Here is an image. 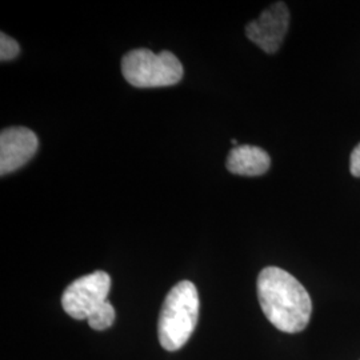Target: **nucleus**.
<instances>
[{
	"label": "nucleus",
	"mask_w": 360,
	"mask_h": 360,
	"mask_svg": "<svg viewBox=\"0 0 360 360\" xmlns=\"http://www.w3.org/2000/svg\"><path fill=\"white\" fill-rule=\"evenodd\" d=\"M257 297L262 311L274 327L296 334L309 326L312 302L296 278L279 267H266L257 278Z\"/></svg>",
	"instance_id": "obj_1"
},
{
	"label": "nucleus",
	"mask_w": 360,
	"mask_h": 360,
	"mask_svg": "<svg viewBox=\"0 0 360 360\" xmlns=\"http://www.w3.org/2000/svg\"><path fill=\"white\" fill-rule=\"evenodd\" d=\"M199 307L200 302L195 284L183 281L171 288L158 322L162 347L178 351L190 340L199 321Z\"/></svg>",
	"instance_id": "obj_2"
},
{
	"label": "nucleus",
	"mask_w": 360,
	"mask_h": 360,
	"mask_svg": "<svg viewBox=\"0 0 360 360\" xmlns=\"http://www.w3.org/2000/svg\"><path fill=\"white\" fill-rule=\"evenodd\" d=\"M183 65L169 51L155 53L147 49L127 52L122 59V74L131 86L138 89L168 87L179 83Z\"/></svg>",
	"instance_id": "obj_3"
},
{
	"label": "nucleus",
	"mask_w": 360,
	"mask_h": 360,
	"mask_svg": "<svg viewBox=\"0 0 360 360\" xmlns=\"http://www.w3.org/2000/svg\"><path fill=\"white\" fill-rule=\"evenodd\" d=\"M111 278L104 271H95L70 284L62 296L67 315L77 321H89L91 315L108 300Z\"/></svg>",
	"instance_id": "obj_4"
},
{
	"label": "nucleus",
	"mask_w": 360,
	"mask_h": 360,
	"mask_svg": "<svg viewBox=\"0 0 360 360\" xmlns=\"http://www.w3.org/2000/svg\"><path fill=\"white\" fill-rule=\"evenodd\" d=\"M290 25V11L283 1L271 4L245 27L247 38L267 53L281 49Z\"/></svg>",
	"instance_id": "obj_5"
},
{
	"label": "nucleus",
	"mask_w": 360,
	"mask_h": 360,
	"mask_svg": "<svg viewBox=\"0 0 360 360\" xmlns=\"http://www.w3.org/2000/svg\"><path fill=\"white\" fill-rule=\"evenodd\" d=\"M37 134L27 127H10L0 134V175L25 166L38 151Z\"/></svg>",
	"instance_id": "obj_6"
},
{
	"label": "nucleus",
	"mask_w": 360,
	"mask_h": 360,
	"mask_svg": "<svg viewBox=\"0 0 360 360\" xmlns=\"http://www.w3.org/2000/svg\"><path fill=\"white\" fill-rule=\"evenodd\" d=\"M270 166V155L257 146H236L227 158V169L242 176L263 175L269 171Z\"/></svg>",
	"instance_id": "obj_7"
},
{
	"label": "nucleus",
	"mask_w": 360,
	"mask_h": 360,
	"mask_svg": "<svg viewBox=\"0 0 360 360\" xmlns=\"http://www.w3.org/2000/svg\"><path fill=\"white\" fill-rule=\"evenodd\" d=\"M114 322H115V309L108 300L101 309H96L87 321L89 326L95 331H104L110 328Z\"/></svg>",
	"instance_id": "obj_8"
},
{
	"label": "nucleus",
	"mask_w": 360,
	"mask_h": 360,
	"mask_svg": "<svg viewBox=\"0 0 360 360\" xmlns=\"http://www.w3.org/2000/svg\"><path fill=\"white\" fill-rule=\"evenodd\" d=\"M20 47L16 40H13L11 37L6 35L4 32L0 34V59L1 62L11 60L19 55Z\"/></svg>",
	"instance_id": "obj_9"
},
{
	"label": "nucleus",
	"mask_w": 360,
	"mask_h": 360,
	"mask_svg": "<svg viewBox=\"0 0 360 360\" xmlns=\"http://www.w3.org/2000/svg\"><path fill=\"white\" fill-rule=\"evenodd\" d=\"M349 169L355 178H360V143L354 148L349 159Z\"/></svg>",
	"instance_id": "obj_10"
}]
</instances>
